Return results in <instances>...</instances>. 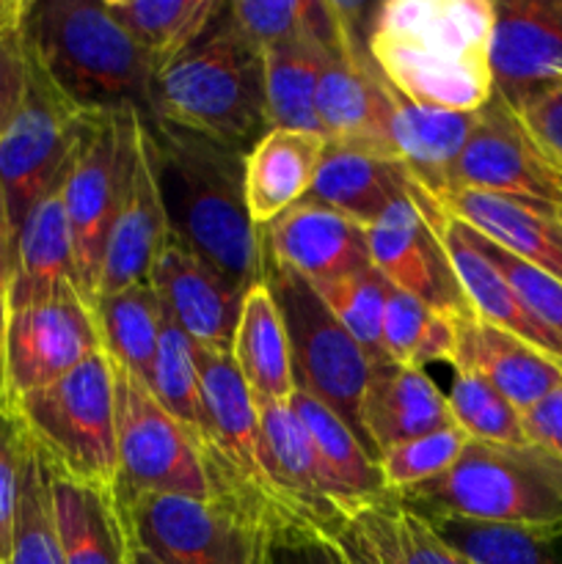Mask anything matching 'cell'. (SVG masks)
I'll use <instances>...</instances> for the list:
<instances>
[{
  "label": "cell",
  "mask_w": 562,
  "mask_h": 564,
  "mask_svg": "<svg viewBox=\"0 0 562 564\" xmlns=\"http://www.w3.org/2000/svg\"><path fill=\"white\" fill-rule=\"evenodd\" d=\"M494 0H386L367 31L380 80L428 108L477 113L494 97Z\"/></svg>",
  "instance_id": "6da1fadb"
},
{
  "label": "cell",
  "mask_w": 562,
  "mask_h": 564,
  "mask_svg": "<svg viewBox=\"0 0 562 564\" xmlns=\"http://www.w3.org/2000/svg\"><path fill=\"white\" fill-rule=\"evenodd\" d=\"M171 237L242 292L262 279V235L246 207V152L143 113Z\"/></svg>",
  "instance_id": "7a4b0ae2"
},
{
  "label": "cell",
  "mask_w": 562,
  "mask_h": 564,
  "mask_svg": "<svg viewBox=\"0 0 562 564\" xmlns=\"http://www.w3.org/2000/svg\"><path fill=\"white\" fill-rule=\"evenodd\" d=\"M20 36L31 69L80 113L149 110L152 64L102 0L25 3Z\"/></svg>",
  "instance_id": "3957f363"
},
{
  "label": "cell",
  "mask_w": 562,
  "mask_h": 564,
  "mask_svg": "<svg viewBox=\"0 0 562 564\" xmlns=\"http://www.w3.org/2000/svg\"><path fill=\"white\" fill-rule=\"evenodd\" d=\"M147 113L246 154L268 132L262 50L237 28L229 3L154 77Z\"/></svg>",
  "instance_id": "277c9868"
},
{
  "label": "cell",
  "mask_w": 562,
  "mask_h": 564,
  "mask_svg": "<svg viewBox=\"0 0 562 564\" xmlns=\"http://www.w3.org/2000/svg\"><path fill=\"white\" fill-rule=\"evenodd\" d=\"M395 499L419 516H455L562 534V463L534 444L468 438L441 477Z\"/></svg>",
  "instance_id": "5b68a950"
},
{
  "label": "cell",
  "mask_w": 562,
  "mask_h": 564,
  "mask_svg": "<svg viewBox=\"0 0 562 564\" xmlns=\"http://www.w3.org/2000/svg\"><path fill=\"white\" fill-rule=\"evenodd\" d=\"M9 408L50 471L72 482L116 488L114 367L102 350Z\"/></svg>",
  "instance_id": "8992f818"
},
{
  "label": "cell",
  "mask_w": 562,
  "mask_h": 564,
  "mask_svg": "<svg viewBox=\"0 0 562 564\" xmlns=\"http://www.w3.org/2000/svg\"><path fill=\"white\" fill-rule=\"evenodd\" d=\"M262 281L270 286L284 317L298 389L309 391L323 405H328L375 457L361 422L364 391H367L372 358L336 323L328 306L301 275L287 270L264 251Z\"/></svg>",
  "instance_id": "52a82bcc"
},
{
  "label": "cell",
  "mask_w": 562,
  "mask_h": 564,
  "mask_svg": "<svg viewBox=\"0 0 562 564\" xmlns=\"http://www.w3.org/2000/svg\"><path fill=\"white\" fill-rule=\"evenodd\" d=\"M138 121V108L88 113L75 160L61 187L72 237L75 286L91 308L99 297L105 246L136 147Z\"/></svg>",
  "instance_id": "ba28073f"
},
{
  "label": "cell",
  "mask_w": 562,
  "mask_h": 564,
  "mask_svg": "<svg viewBox=\"0 0 562 564\" xmlns=\"http://www.w3.org/2000/svg\"><path fill=\"white\" fill-rule=\"evenodd\" d=\"M114 367V364H110ZM116 494H171L218 499L207 460L185 427L160 405L149 386L114 367Z\"/></svg>",
  "instance_id": "9c48e42d"
},
{
  "label": "cell",
  "mask_w": 562,
  "mask_h": 564,
  "mask_svg": "<svg viewBox=\"0 0 562 564\" xmlns=\"http://www.w3.org/2000/svg\"><path fill=\"white\" fill-rule=\"evenodd\" d=\"M86 116L28 64L25 94L0 127V187L14 235L28 213L64 185Z\"/></svg>",
  "instance_id": "30bf717a"
},
{
  "label": "cell",
  "mask_w": 562,
  "mask_h": 564,
  "mask_svg": "<svg viewBox=\"0 0 562 564\" xmlns=\"http://www.w3.org/2000/svg\"><path fill=\"white\" fill-rule=\"evenodd\" d=\"M127 532L160 564H251L257 521L229 499L119 496Z\"/></svg>",
  "instance_id": "8fae6325"
},
{
  "label": "cell",
  "mask_w": 562,
  "mask_h": 564,
  "mask_svg": "<svg viewBox=\"0 0 562 564\" xmlns=\"http://www.w3.org/2000/svg\"><path fill=\"white\" fill-rule=\"evenodd\" d=\"M204 411L209 422L207 471L218 499L235 501L253 521L270 510L259 463V413L231 352L196 347Z\"/></svg>",
  "instance_id": "7c38bea8"
},
{
  "label": "cell",
  "mask_w": 562,
  "mask_h": 564,
  "mask_svg": "<svg viewBox=\"0 0 562 564\" xmlns=\"http://www.w3.org/2000/svg\"><path fill=\"white\" fill-rule=\"evenodd\" d=\"M102 350L97 319L75 284L6 317L9 405L44 389Z\"/></svg>",
  "instance_id": "4fadbf2b"
},
{
  "label": "cell",
  "mask_w": 562,
  "mask_h": 564,
  "mask_svg": "<svg viewBox=\"0 0 562 564\" xmlns=\"http://www.w3.org/2000/svg\"><path fill=\"white\" fill-rule=\"evenodd\" d=\"M367 242L369 262L391 290L406 292L413 301L457 323L474 317L444 251L439 226L411 196L391 204L367 226Z\"/></svg>",
  "instance_id": "5bb4252c"
},
{
  "label": "cell",
  "mask_w": 562,
  "mask_h": 564,
  "mask_svg": "<svg viewBox=\"0 0 562 564\" xmlns=\"http://www.w3.org/2000/svg\"><path fill=\"white\" fill-rule=\"evenodd\" d=\"M452 185L562 207V176L545 163L510 105L496 94L474 113L472 132L457 158Z\"/></svg>",
  "instance_id": "9a60e30c"
},
{
  "label": "cell",
  "mask_w": 562,
  "mask_h": 564,
  "mask_svg": "<svg viewBox=\"0 0 562 564\" xmlns=\"http://www.w3.org/2000/svg\"><path fill=\"white\" fill-rule=\"evenodd\" d=\"M259 463L268 482L270 510L339 538L347 518L331 496L328 479L317 460L312 438L290 402L257 405Z\"/></svg>",
  "instance_id": "2e32d148"
},
{
  "label": "cell",
  "mask_w": 562,
  "mask_h": 564,
  "mask_svg": "<svg viewBox=\"0 0 562 564\" xmlns=\"http://www.w3.org/2000/svg\"><path fill=\"white\" fill-rule=\"evenodd\" d=\"M165 317L174 319L187 339L204 350L231 352L246 292L231 284L196 251L169 237L149 273Z\"/></svg>",
  "instance_id": "e0dca14e"
},
{
  "label": "cell",
  "mask_w": 562,
  "mask_h": 564,
  "mask_svg": "<svg viewBox=\"0 0 562 564\" xmlns=\"http://www.w3.org/2000/svg\"><path fill=\"white\" fill-rule=\"evenodd\" d=\"M494 94L507 105L562 83V0H494Z\"/></svg>",
  "instance_id": "ac0fdd59"
},
{
  "label": "cell",
  "mask_w": 562,
  "mask_h": 564,
  "mask_svg": "<svg viewBox=\"0 0 562 564\" xmlns=\"http://www.w3.org/2000/svg\"><path fill=\"white\" fill-rule=\"evenodd\" d=\"M262 251L287 270L317 286L369 268L367 226L325 204L303 198L259 229Z\"/></svg>",
  "instance_id": "d6986e66"
},
{
  "label": "cell",
  "mask_w": 562,
  "mask_h": 564,
  "mask_svg": "<svg viewBox=\"0 0 562 564\" xmlns=\"http://www.w3.org/2000/svg\"><path fill=\"white\" fill-rule=\"evenodd\" d=\"M169 237V218H165L163 198H160L158 180H154L141 110L136 147H132L119 207H116L108 246H105L99 297L138 284V281H149L154 259L163 251Z\"/></svg>",
  "instance_id": "ffe728a7"
},
{
  "label": "cell",
  "mask_w": 562,
  "mask_h": 564,
  "mask_svg": "<svg viewBox=\"0 0 562 564\" xmlns=\"http://www.w3.org/2000/svg\"><path fill=\"white\" fill-rule=\"evenodd\" d=\"M439 204L485 240L562 281V207L466 187H455Z\"/></svg>",
  "instance_id": "44dd1931"
},
{
  "label": "cell",
  "mask_w": 562,
  "mask_h": 564,
  "mask_svg": "<svg viewBox=\"0 0 562 564\" xmlns=\"http://www.w3.org/2000/svg\"><path fill=\"white\" fill-rule=\"evenodd\" d=\"M389 86L380 80L369 58L328 55L314 97L320 132L331 147L364 149L395 158L389 141ZM397 160V158H395Z\"/></svg>",
  "instance_id": "7402d4cb"
},
{
  "label": "cell",
  "mask_w": 562,
  "mask_h": 564,
  "mask_svg": "<svg viewBox=\"0 0 562 564\" xmlns=\"http://www.w3.org/2000/svg\"><path fill=\"white\" fill-rule=\"evenodd\" d=\"M361 422L375 457L389 446L455 424L439 383L422 369L400 367L389 358L372 361L364 391Z\"/></svg>",
  "instance_id": "603a6c76"
},
{
  "label": "cell",
  "mask_w": 562,
  "mask_h": 564,
  "mask_svg": "<svg viewBox=\"0 0 562 564\" xmlns=\"http://www.w3.org/2000/svg\"><path fill=\"white\" fill-rule=\"evenodd\" d=\"M450 367L488 380L518 413L538 405L562 386V367L507 330L472 317L457 323Z\"/></svg>",
  "instance_id": "cb8c5ba5"
},
{
  "label": "cell",
  "mask_w": 562,
  "mask_h": 564,
  "mask_svg": "<svg viewBox=\"0 0 562 564\" xmlns=\"http://www.w3.org/2000/svg\"><path fill=\"white\" fill-rule=\"evenodd\" d=\"M325 152L323 132L290 127H273L253 143L246 154V207L257 229L309 198Z\"/></svg>",
  "instance_id": "d4e9b609"
},
{
  "label": "cell",
  "mask_w": 562,
  "mask_h": 564,
  "mask_svg": "<svg viewBox=\"0 0 562 564\" xmlns=\"http://www.w3.org/2000/svg\"><path fill=\"white\" fill-rule=\"evenodd\" d=\"M439 235L474 317L494 325V328L518 336V339L532 345L534 350H540L543 356H549L551 361H556L562 367V339L529 317L521 301L512 295L505 275L477 248L468 226L446 213L444 220L439 224Z\"/></svg>",
  "instance_id": "484cf974"
},
{
  "label": "cell",
  "mask_w": 562,
  "mask_h": 564,
  "mask_svg": "<svg viewBox=\"0 0 562 564\" xmlns=\"http://www.w3.org/2000/svg\"><path fill=\"white\" fill-rule=\"evenodd\" d=\"M47 466V463H44ZM50 474V499L66 564H130L132 540L116 488L80 485Z\"/></svg>",
  "instance_id": "4316f807"
},
{
  "label": "cell",
  "mask_w": 562,
  "mask_h": 564,
  "mask_svg": "<svg viewBox=\"0 0 562 564\" xmlns=\"http://www.w3.org/2000/svg\"><path fill=\"white\" fill-rule=\"evenodd\" d=\"M290 408L312 438L320 466L328 479L331 496H334L336 507L347 518V523L367 507L391 499L378 460L369 455L358 435L328 405H323L309 391L295 389Z\"/></svg>",
  "instance_id": "83f0119b"
},
{
  "label": "cell",
  "mask_w": 562,
  "mask_h": 564,
  "mask_svg": "<svg viewBox=\"0 0 562 564\" xmlns=\"http://www.w3.org/2000/svg\"><path fill=\"white\" fill-rule=\"evenodd\" d=\"M389 141L395 158L435 202L452 191L457 158L472 132L474 113L428 108L389 88Z\"/></svg>",
  "instance_id": "f1b7e54d"
},
{
  "label": "cell",
  "mask_w": 562,
  "mask_h": 564,
  "mask_svg": "<svg viewBox=\"0 0 562 564\" xmlns=\"http://www.w3.org/2000/svg\"><path fill=\"white\" fill-rule=\"evenodd\" d=\"M61 187L44 196L17 229L14 264L6 281L9 312L47 301L64 286L75 284L72 237Z\"/></svg>",
  "instance_id": "f546056e"
},
{
  "label": "cell",
  "mask_w": 562,
  "mask_h": 564,
  "mask_svg": "<svg viewBox=\"0 0 562 564\" xmlns=\"http://www.w3.org/2000/svg\"><path fill=\"white\" fill-rule=\"evenodd\" d=\"M417 187L419 182L400 160L328 143L309 198L369 226Z\"/></svg>",
  "instance_id": "4dcf8cb0"
},
{
  "label": "cell",
  "mask_w": 562,
  "mask_h": 564,
  "mask_svg": "<svg viewBox=\"0 0 562 564\" xmlns=\"http://www.w3.org/2000/svg\"><path fill=\"white\" fill-rule=\"evenodd\" d=\"M231 358L257 405L290 402L295 394V369L284 317L262 279L242 295L240 319L231 341Z\"/></svg>",
  "instance_id": "1f68e13d"
},
{
  "label": "cell",
  "mask_w": 562,
  "mask_h": 564,
  "mask_svg": "<svg viewBox=\"0 0 562 564\" xmlns=\"http://www.w3.org/2000/svg\"><path fill=\"white\" fill-rule=\"evenodd\" d=\"M339 540L350 554L372 564H474L397 499L378 501L358 512Z\"/></svg>",
  "instance_id": "d6a6232c"
},
{
  "label": "cell",
  "mask_w": 562,
  "mask_h": 564,
  "mask_svg": "<svg viewBox=\"0 0 562 564\" xmlns=\"http://www.w3.org/2000/svg\"><path fill=\"white\" fill-rule=\"evenodd\" d=\"M91 312L108 361L141 380L143 386H152L160 328H163V306L152 284L138 281L125 290L102 295Z\"/></svg>",
  "instance_id": "836d02e7"
},
{
  "label": "cell",
  "mask_w": 562,
  "mask_h": 564,
  "mask_svg": "<svg viewBox=\"0 0 562 564\" xmlns=\"http://www.w3.org/2000/svg\"><path fill=\"white\" fill-rule=\"evenodd\" d=\"M152 64L154 77L209 31L224 0H105Z\"/></svg>",
  "instance_id": "e575fe53"
},
{
  "label": "cell",
  "mask_w": 562,
  "mask_h": 564,
  "mask_svg": "<svg viewBox=\"0 0 562 564\" xmlns=\"http://www.w3.org/2000/svg\"><path fill=\"white\" fill-rule=\"evenodd\" d=\"M325 58L328 53H323L309 39L262 50L268 130L290 127V130L320 132L314 97H317Z\"/></svg>",
  "instance_id": "d590c367"
},
{
  "label": "cell",
  "mask_w": 562,
  "mask_h": 564,
  "mask_svg": "<svg viewBox=\"0 0 562 564\" xmlns=\"http://www.w3.org/2000/svg\"><path fill=\"white\" fill-rule=\"evenodd\" d=\"M419 516V512H417ZM450 549L474 564H562V534L455 516H419Z\"/></svg>",
  "instance_id": "8d00e7d4"
},
{
  "label": "cell",
  "mask_w": 562,
  "mask_h": 564,
  "mask_svg": "<svg viewBox=\"0 0 562 564\" xmlns=\"http://www.w3.org/2000/svg\"><path fill=\"white\" fill-rule=\"evenodd\" d=\"M152 394L160 405L191 433L196 446L202 449L204 460L209 457V422L204 411L202 378H198L196 345L187 339L185 330L163 314V328H160L158 358H154L152 372Z\"/></svg>",
  "instance_id": "74e56055"
},
{
  "label": "cell",
  "mask_w": 562,
  "mask_h": 564,
  "mask_svg": "<svg viewBox=\"0 0 562 564\" xmlns=\"http://www.w3.org/2000/svg\"><path fill=\"white\" fill-rule=\"evenodd\" d=\"M457 339V319L433 312L406 292L389 286L383 314V356L408 369L430 364H452Z\"/></svg>",
  "instance_id": "f35d334b"
},
{
  "label": "cell",
  "mask_w": 562,
  "mask_h": 564,
  "mask_svg": "<svg viewBox=\"0 0 562 564\" xmlns=\"http://www.w3.org/2000/svg\"><path fill=\"white\" fill-rule=\"evenodd\" d=\"M312 286V284H309ZM320 301L328 306L336 323L358 341L364 352L372 361H380L383 356V314H386V295L389 284L383 275L369 264V268L356 270V273L339 275L334 281L312 286Z\"/></svg>",
  "instance_id": "ab89813d"
},
{
  "label": "cell",
  "mask_w": 562,
  "mask_h": 564,
  "mask_svg": "<svg viewBox=\"0 0 562 564\" xmlns=\"http://www.w3.org/2000/svg\"><path fill=\"white\" fill-rule=\"evenodd\" d=\"M25 433V430H22ZM9 564H66L50 499V474L42 455L28 441L20 474V501H17L14 551Z\"/></svg>",
  "instance_id": "60d3db41"
},
{
  "label": "cell",
  "mask_w": 562,
  "mask_h": 564,
  "mask_svg": "<svg viewBox=\"0 0 562 564\" xmlns=\"http://www.w3.org/2000/svg\"><path fill=\"white\" fill-rule=\"evenodd\" d=\"M446 405H450L452 422L472 441L505 446L529 444L527 433H523L521 413L479 375L452 367Z\"/></svg>",
  "instance_id": "b9f144b4"
},
{
  "label": "cell",
  "mask_w": 562,
  "mask_h": 564,
  "mask_svg": "<svg viewBox=\"0 0 562 564\" xmlns=\"http://www.w3.org/2000/svg\"><path fill=\"white\" fill-rule=\"evenodd\" d=\"M466 444L468 435L457 424H450V427L435 430V433L422 435V438L406 441V444L389 446V449L380 452L378 466L391 499L441 477L461 457Z\"/></svg>",
  "instance_id": "7bdbcfd3"
},
{
  "label": "cell",
  "mask_w": 562,
  "mask_h": 564,
  "mask_svg": "<svg viewBox=\"0 0 562 564\" xmlns=\"http://www.w3.org/2000/svg\"><path fill=\"white\" fill-rule=\"evenodd\" d=\"M251 564H356L339 538L264 510L257 523Z\"/></svg>",
  "instance_id": "ee69618b"
},
{
  "label": "cell",
  "mask_w": 562,
  "mask_h": 564,
  "mask_svg": "<svg viewBox=\"0 0 562 564\" xmlns=\"http://www.w3.org/2000/svg\"><path fill=\"white\" fill-rule=\"evenodd\" d=\"M468 231H472L479 251H483L485 257L494 262V268L505 275L512 295L521 301V306L527 308L529 317L562 339V281L556 279V275L545 273V270L534 268V264L523 262V259L512 257L510 251L499 248L496 242L485 240V237L477 235L474 229Z\"/></svg>",
  "instance_id": "f6af8a7d"
},
{
  "label": "cell",
  "mask_w": 562,
  "mask_h": 564,
  "mask_svg": "<svg viewBox=\"0 0 562 564\" xmlns=\"http://www.w3.org/2000/svg\"><path fill=\"white\" fill-rule=\"evenodd\" d=\"M28 438L11 408H0V564L11 562L14 551L17 501Z\"/></svg>",
  "instance_id": "bcb514c9"
},
{
  "label": "cell",
  "mask_w": 562,
  "mask_h": 564,
  "mask_svg": "<svg viewBox=\"0 0 562 564\" xmlns=\"http://www.w3.org/2000/svg\"><path fill=\"white\" fill-rule=\"evenodd\" d=\"M510 110L518 116L545 163L562 176V83L549 91L510 105Z\"/></svg>",
  "instance_id": "7dc6e473"
},
{
  "label": "cell",
  "mask_w": 562,
  "mask_h": 564,
  "mask_svg": "<svg viewBox=\"0 0 562 564\" xmlns=\"http://www.w3.org/2000/svg\"><path fill=\"white\" fill-rule=\"evenodd\" d=\"M28 86V55L22 47L20 25L0 31V127L20 105Z\"/></svg>",
  "instance_id": "c3c4849f"
},
{
  "label": "cell",
  "mask_w": 562,
  "mask_h": 564,
  "mask_svg": "<svg viewBox=\"0 0 562 564\" xmlns=\"http://www.w3.org/2000/svg\"><path fill=\"white\" fill-rule=\"evenodd\" d=\"M523 433L529 444L540 446L562 463V386L549 397L521 413Z\"/></svg>",
  "instance_id": "681fc988"
},
{
  "label": "cell",
  "mask_w": 562,
  "mask_h": 564,
  "mask_svg": "<svg viewBox=\"0 0 562 564\" xmlns=\"http://www.w3.org/2000/svg\"><path fill=\"white\" fill-rule=\"evenodd\" d=\"M14 226H11L9 204H6V193L0 187V279L9 281L11 264H14Z\"/></svg>",
  "instance_id": "f907efd6"
},
{
  "label": "cell",
  "mask_w": 562,
  "mask_h": 564,
  "mask_svg": "<svg viewBox=\"0 0 562 564\" xmlns=\"http://www.w3.org/2000/svg\"><path fill=\"white\" fill-rule=\"evenodd\" d=\"M6 281L0 279V408H9V391H6Z\"/></svg>",
  "instance_id": "816d5d0a"
},
{
  "label": "cell",
  "mask_w": 562,
  "mask_h": 564,
  "mask_svg": "<svg viewBox=\"0 0 562 564\" xmlns=\"http://www.w3.org/2000/svg\"><path fill=\"white\" fill-rule=\"evenodd\" d=\"M28 0H0V31L20 25Z\"/></svg>",
  "instance_id": "f5cc1de1"
},
{
  "label": "cell",
  "mask_w": 562,
  "mask_h": 564,
  "mask_svg": "<svg viewBox=\"0 0 562 564\" xmlns=\"http://www.w3.org/2000/svg\"><path fill=\"white\" fill-rule=\"evenodd\" d=\"M130 564H160V562L154 560V556L149 554V551H143L141 545L132 543V549H130Z\"/></svg>",
  "instance_id": "db71d44e"
},
{
  "label": "cell",
  "mask_w": 562,
  "mask_h": 564,
  "mask_svg": "<svg viewBox=\"0 0 562 564\" xmlns=\"http://www.w3.org/2000/svg\"><path fill=\"white\" fill-rule=\"evenodd\" d=\"M347 554H350V551H347ZM350 556H353V562H356V564H372V562L361 560V556H356V554H350Z\"/></svg>",
  "instance_id": "11a10c76"
}]
</instances>
